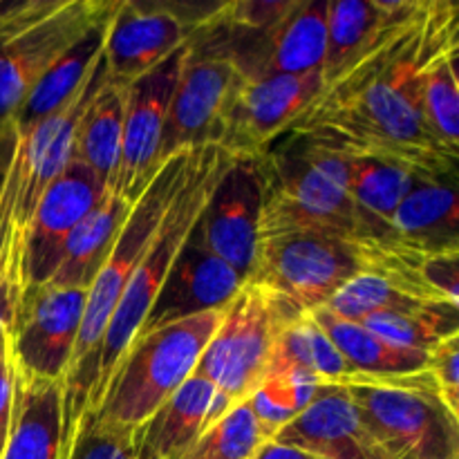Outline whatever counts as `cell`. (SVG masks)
Masks as SVG:
<instances>
[{"label": "cell", "mask_w": 459, "mask_h": 459, "mask_svg": "<svg viewBox=\"0 0 459 459\" xmlns=\"http://www.w3.org/2000/svg\"><path fill=\"white\" fill-rule=\"evenodd\" d=\"M282 370L307 372L321 384H339L352 375L343 357L336 352L325 332L312 321L309 314L291 318L278 334L267 375Z\"/></svg>", "instance_id": "83f0119b"}, {"label": "cell", "mask_w": 459, "mask_h": 459, "mask_svg": "<svg viewBox=\"0 0 459 459\" xmlns=\"http://www.w3.org/2000/svg\"><path fill=\"white\" fill-rule=\"evenodd\" d=\"M385 459H459V417L429 370L339 381Z\"/></svg>", "instance_id": "52a82bcc"}, {"label": "cell", "mask_w": 459, "mask_h": 459, "mask_svg": "<svg viewBox=\"0 0 459 459\" xmlns=\"http://www.w3.org/2000/svg\"><path fill=\"white\" fill-rule=\"evenodd\" d=\"M433 305L448 303H426V300L415 299L399 290L388 278L379 276L375 272H363L354 276L352 281L345 282L330 300L325 307L332 314L348 321L361 323L366 316L385 312H417V309L433 307Z\"/></svg>", "instance_id": "836d02e7"}, {"label": "cell", "mask_w": 459, "mask_h": 459, "mask_svg": "<svg viewBox=\"0 0 459 459\" xmlns=\"http://www.w3.org/2000/svg\"><path fill=\"white\" fill-rule=\"evenodd\" d=\"M65 459H134L133 430L99 424L88 415L81 421Z\"/></svg>", "instance_id": "e575fe53"}, {"label": "cell", "mask_w": 459, "mask_h": 459, "mask_svg": "<svg viewBox=\"0 0 459 459\" xmlns=\"http://www.w3.org/2000/svg\"><path fill=\"white\" fill-rule=\"evenodd\" d=\"M61 451L63 381L36 379L13 363L12 424L0 459H61Z\"/></svg>", "instance_id": "7402d4cb"}, {"label": "cell", "mask_w": 459, "mask_h": 459, "mask_svg": "<svg viewBox=\"0 0 459 459\" xmlns=\"http://www.w3.org/2000/svg\"><path fill=\"white\" fill-rule=\"evenodd\" d=\"M106 27L108 22H103L101 27L90 31L83 40H79L65 56L58 58V61L45 72L43 79L34 85L30 97L25 99L21 110L16 112L9 130L27 133V130L39 126L43 119H48L49 115H54L58 108L65 106L67 99L79 90V85L83 83V79L88 76V72L92 70L97 58L101 56Z\"/></svg>", "instance_id": "484cf974"}, {"label": "cell", "mask_w": 459, "mask_h": 459, "mask_svg": "<svg viewBox=\"0 0 459 459\" xmlns=\"http://www.w3.org/2000/svg\"><path fill=\"white\" fill-rule=\"evenodd\" d=\"M193 151H184L170 157L146 191L139 195L117 236L110 255L103 263L90 290L85 291L83 316H81L79 336H76L74 352L70 368L63 379V451L61 459L67 457L72 442L76 437L81 421L88 417L92 403L94 384H97V361L103 334L108 330L112 312L128 285L130 276L137 269L139 260L146 254L148 245L155 238L166 209L173 202L175 193L182 186L188 161Z\"/></svg>", "instance_id": "3957f363"}, {"label": "cell", "mask_w": 459, "mask_h": 459, "mask_svg": "<svg viewBox=\"0 0 459 459\" xmlns=\"http://www.w3.org/2000/svg\"><path fill=\"white\" fill-rule=\"evenodd\" d=\"M299 314L273 291L245 282L236 300L224 309L193 372L218 393V415L233 403L247 402L263 384L278 334Z\"/></svg>", "instance_id": "9c48e42d"}, {"label": "cell", "mask_w": 459, "mask_h": 459, "mask_svg": "<svg viewBox=\"0 0 459 459\" xmlns=\"http://www.w3.org/2000/svg\"><path fill=\"white\" fill-rule=\"evenodd\" d=\"M220 4V3H218ZM204 4H146L119 0L103 39L108 81L133 83L182 49L193 31L218 9Z\"/></svg>", "instance_id": "7c38bea8"}, {"label": "cell", "mask_w": 459, "mask_h": 459, "mask_svg": "<svg viewBox=\"0 0 459 459\" xmlns=\"http://www.w3.org/2000/svg\"><path fill=\"white\" fill-rule=\"evenodd\" d=\"M258 160L264 182L260 231L318 229L366 247L372 255L399 247L393 224L375 218L352 200L348 157L285 134ZM260 236V233H258Z\"/></svg>", "instance_id": "7a4b0ae2"}, {"label": "cell", "mask_w": 459, "mask_h": 459, "mask_svg": "<svg viewBox=\"0 0 459 459\" xmlns=\"http://www.w3.org/2000/svg\"><path fill=\"white\" fill-rule=\"evenodd\" d=\"M264 182L258 160L231 157L188 242L231 264L249 281L258 247Z\"/></svg>", "instance_id": "9a60e30c"}, {"label": "cell", "mask_w": 459, "mask_h": 459, "mask_svg": "<svg viewBox=\"0 0 459 459\" xmlns=\"http://www.w3.org/2000/svg\"><path fill=\"white\" fill-rule=\"evenodd\" d=\"M318 385H321V381L316 377L300 370L272 372V375L264 377L263 384L251 393L247 402H249L267 439H273V435L282 426L290 424L299 412L307 408V403L316 394Z\"/></svg>", "instance_id": "d6a6232c"}, {"label": "cell", "mask_w": 459, "mask_h": 459, "mask_svg": "<svg viewBox=\"0 0 459 459\" xmlns=\"http://www.w3.org/2000/svg\"><path fill=\"white\" fill-rule=\"evenodd\" d=\"M126 85L106 81L81 115L72 160L92 170L108 188L115 182L124 137Z\"/></svg>", "instance_id": "d4e9b609"}, {"label": "cell", "mask_w": 459, "mask_h": 459, "mask_svg": "<svg viewBox=\"0 0 459 459\" xmlns=\"http://www.w3.org/2000/svg\"><path fill=\"white\" fill-rule=\"evenodd\" d=\"M83 305V290L52 282L25 287L7 330L9 352L18 370L36 379H65Z\"/></svg>", "instance_id": "5bb4252c"}, {"label": "cell", "mask_w": 459, "mask_h": 459, "mask_svg": "<svg viewBox=\"0 0 459 459\" xmlns=\"http://www.w3.org/2000/svg\"><path fill=\"white\" fill-rule=\"evenodd\" d=\"M361 325L394 348L430 354L442 341L459 336V307L433 305L417 312L372 314Z\"/></svg>", "instance_id": "4dcf8cb0"}, {"label": "cell", "mask_w": 459, "mask_h": 459, "mask_svg": "<svg viewBox=\"0 0 459 459\" xmlns=\"http://www.w3.org/2000/svg\"><path fill=\"white\" fill-rule=\"evenodd\" d=\"M457 27V4L394 0L370 45L323 83L287 134L343 155L399 161L426 175L457 173L459 152L433 137L420 108L421 67L459 40Z\"/></svg>", "instance_id": "6da1fadb"}, {"label": "cell", "mask_w": 459, "mask_h": 459, "mask_svg": "<svg viewBox=\"0 0 459 459\" xmlns=\"http://www.w3.org/2000/svg\"><path fill=\"white\" fill-rule=\"evenodd\" d=\"M429 372L448 411L459 417V336L442 341L430 352Z\"/></svg>", "instance_id": "d590c367"}, {"label": "cell", "mask_w": 459, "mask_h": 459, "mask_svg": "<svg viewBox=\"0 0 459 459\" xmlns=\"http://www.w3.org/2000/svg\"><path fill=\"white\" fill-rule=\"evenodd\" d=\"M394 0H330L323 83L334 79L370 45L393 12Z\"/></svg>", "instance_id": "4316f807"}, {"label": "cell", "mask_w": 459, "mask_h": 459, "mask_svg": "<svg viewBox=\"0 0 459 459\" xmlns=\"http://www.w3.org/2000/svg\"><path fill=\"white\" fill-rule=\"evenodd\" d=\"M390 224L415 254H459L457 173L421 175Z\"/></svg>", "instance_id": "44dd1931"}, {"label": "cell", "mask_w": 459, "mask_h": 459, "mask_svg": "<svg viewBox=\"0 0 459 459\" xmlns=\"http://www.w3.org/2000/svg\"><path fill=\"white\" fill-rule=\"evenodd\" d=\"M272 442L316 459H385L341 384H321L303 412L282 426Z\"/></svg>", "instance_id": "d6986e66"}, {"label": "cell", "mask_w": 459, "mask_h": 459, "mask_svg": "<svg viewBox=\"0 0 459 459\" xmlns=\"http://www.w3.org/2000/svg\"><path fill=\"white\" fill-rule=\"evenodd\" d=\"M4 354H7V334H4V339L0 341V366H3L4 361Z\"/></svg>", "instance_id": "f35d334b"}, {"label": "cell", "mask_w": 459, "mask_h": 459, "mask_svg": "<svg viewBox=\"0 0 459 459\" xmlns=\"http://www.w3.org/2000/svg\"><path fill=\"white\" fill-rule=\"evenodd\" d=\"M459 40L444 45L421 67L420 108L433 137L448 151L459 152Z\"/></svg>", "instance_id": "f1b7e54d"}, {"label": "cell", "mask_w": 459, "mask_h": 459, "mask_svg": "<svg viewBox=\"0 0 459 459\" xmlns=\"http://www.w3.org/2000/svg\"><path fill=\"white\" fill-rule=\"evenodd\" d=\"M236 67L227 56L220 31L200 25L191 34L161 130L157 166L193 148L211 146L227 94L236 83Z\"/></svg>", "instance_id": "30bf717a"}, {"label": "cell", "mask_w": 459, "mask_h": 459, "mask_svg": "<svg viewBox=\"0 0 459 459\" xmlns=\"http://www.w3.org/2000/svg\"><path fill=\"white\" fill-rule=\"evenodd\" d=\"M345 157H348V188L352 200L363 211L388 224L393 222L394 211L412 191L417 179L426 175L393 160L361 155Z\"/></svg>", "instance_id": "f546056e"}, {"label": "cell", "mask_w": 459, "mask_h": 459, "mask_svg": "<svg viewBox=\"0 0 459 459\" xmlns=\"http://www.w3.org/2000/svg\"><path fill=\"white\" fill-rule=\"evenodd\" d=\"M130 209H133L130 202L121 200L108 188L103 200L76 224L65 240L61 263L49 282L88 291L110 255Z\"/></svg>", "instance_id": "603a6c76"}, {"label": "cell", "mask_w": 459, "mask_h": 459, "mask_svg": "<svg viewBox=\"0 0 459 459\" xmlns=\"http://www.w3.org/2000/svg\"><path fill=\"white\" fill-rule=\"evenodd\" d=\"M12 403H13V363L12 354H4V361L0 366V455H3L4 442L9 435V424H12Z\"/></svg>", "instance_id": "8d00e7d4"}, {"label": "cell", "mask_w": 459, "mask_h": 459, "mask_svg": "<svg viewBox=\"0 0 459 459\" xmlns=\"http://www.w3.org/2000/svg\"><path fill=\"white\" fill-rule=\"evenodd\" d=\"M229 161H231V157L220 151L218 146L193 148L182 186L178 188L173 202L166 209L155 238L139 260L137 269L130 276L128 285H126L124 294H121L115 312H112L110 323H108L101 348H99L97 384H94L90 412L101 399L103 390H106L115 368L124 359L126 350L133 345V341L142 332L143 321L155 305L179 249L186 245L197 218L204 211L206 202H209L211 193H213L215 184H218L220 175L224 173Z\"/></svg>", "instance_id": "277c9868"}, {"label": "cell", "mask_w": 459, "mask_h": 459, "mask_svg": "<svg viewBox=\"0 0 459 459\" xmlns=\"http://www.w3.org/2000/svg\"><path fill=\"white\" fill-rule=\"evenodd\" d=\"M327 4L330 0H296L276 25L263 31H238L215 22L206 25L220 31L240 79L309 74L321 72L325 61Z\"/></svg>", "instance_id": "4fadbf2b"}, {"label": "cell", "mask_w": 459, "mask_h": 459, "mask_svg": "<svg viewBox=\"0 0 459 459\" xmlns=\"http://www.w3.org/2000/svg\"><path fill=\"white\" fill-rule=\"evenodd\" d=\"M254 459H316L312 455H307V453L299 451V448H291V446H285V444H278V442H264L263 446L258 448V453H255Z\"/></svg>", "instance_id": "74e56055"}, {"label": "cell", "mask_w": 459, "mask_h": 459, "mask_svg": "<svg viewBox=\"0 0 459 459\" xmlns=\"http://www.w3.org/2000/svg\"><path fill=\"white\" fill-rule=\"evenodd\" d=\"M184 52L186 45L151 72L126 85L121 157L110 191L130 204L139 200V195L146 191L157 170L161 169L157 166V152H160L161 130L169 115Z\"/></svg>", "instance_id": "2e32d148"}, {"label": "cell", "mask_w": 459, "mask_h": 459, "mask_svg": "<svg viewBox=\"0 0 459 459\" xmlns=\"http://www.w3.org/2000/svg\"><path fill=\"white\" fill-rule=\"evenodd\" d=\"M117 3L0 0V139L45 72L110 21Z\"/></svg>", "instance_id": "5b68a950"}, {"label": "cell", "mask_w": 459, "mask_h": 459, "mask_svg": "<svg viewBox=\"0 0 459 459\" xmlns=\"http://www.w3.org/2000/svg\"><path fill=\"white\" fill-rule=\"evenodd\" d=\"M269 442L249 402L233 403L209 421L184 459H254Z\"/></svg>", "instance_id": "1f68e13d"}, {"label": "cell", "mask_w": 459, "mask_h": 459, "mask_svg": "<svg viewBox=\"0 0 459 459\" xmlns=\"http://www.w3.org/2000/svg\"><path fill=\"white\" fill-rule=\"evenodd\" d=\"M366 247L318 229L260 231L249 282L281 296L296 312L309 314L348 281L370 269Z\"/></svg>", "instance_id": "ba28073f"}, {"label": "cell", "mask_w": 459, "mask_h": 459, "mask_svg": "<svg viewBox=\"0 0 459 459\" xmlns=\"http://www.w3.org/2000/svg\"><path fill=\"white\" fill-rule=\"evenodd\" d=\"M309 316L325 332V336L334 345L336 352L343 357L345 366L350 368L352 375L388 377L415 375V372L429 370L430 354L388 345L361 323L336 316L327 307L314 309L309 312Z\"/></svg>", "instance_id": "cb8c5ba5"}, {"label": "cell", "mask_w": 459, "mask_h": 459, "mask_svg": "<svg viewBox=\"0 0 459 459\" xmlns=\"http://www.w3.org/2000/svg\"><path fill=\"white\" fill-rule=\"evenodd\" d=\"M106 191V184L74 160L45 188L27 231L22 290L52 281L61 263L65 240L76 224L103 200Z\"/></svg>", "instance_id": "e0dca14e"}, {"label": "cell", "mask_w": 459, "mask_h": 459, "mask_svg": "<svg viewBox=\"0 0 459 459\" xmlns=\"http://www.w3.org/2000/svg\"><path fill=\"white\" fill-rule=\"evenodd\" d=\"M321 90V72L251 81L236 76L211 146H218L229 157L260 160L290 133Z\"/></svg>", "instance_id": "8fae6325"}, {"label": "cell", "mask_w": 459, "mask_h": 459, "mask_svg": "<svg viewBox=\"0 0 459 459\" xmlns=\"http://www.w3.org/2000/svg\"><path fill=\"white\" fill-rule=\"evenodd\" d=\"M245 282V276H240L231 264L186 240L139 334L197 314L224 312L240 294Z\"/></svg>", "instance_id": "ac0fdd59"}, {"label": "cell", "mask_w": 459, "mask_h": 459, "mask_svg": "<svg viewBox=\"0 0 459 459\" xmlns=\"http://www.w3.org/2000/svg\"><path fill=\"white\" fill-rule=\"evenodd\" d=\"M222 316L224 312L197 314L139 334L88 415L115 429H137L191 379Z\"/></svg>", "instance_id": "8992f818"}, {"label": "cell", "mask_w": 459, "mask_h": 459, "mask_svg": "<svg viewBox=\"0 0 459 459\" xmlns=\"http://www.w3.org/2000/svg\"><path fill=\"white\" fill-rule=\"evenodd\" d=\"M215 415V388L200 377H191L133 430L134 459H184Z\"/></svg>", "instance_id": "ffe728a7"}]
</instances>
